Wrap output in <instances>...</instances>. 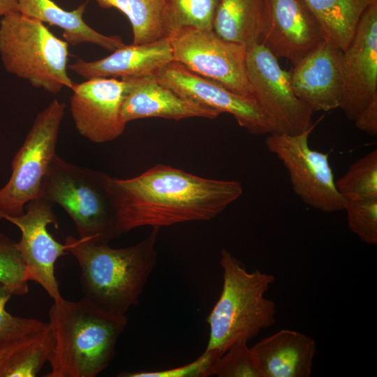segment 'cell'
<instances>
[{"label":"cell","instance_id":"cell-1","mask_svg":"<svg viewBox=\"0 0 377 377\" xmlns=\"http://www.w3.org/2000/svg\"><path fill=\"white\" fill-rule=\"evenodd\" d=\"M103 183L120 235L142 226L211 220L243 193L238 181L205 178L163 164L128 179L104 174Z\"/></svg>","mask_w":377,"mask_h":377},{"label":"cell","instance_id":"cell-2","mask_svg":"<svg viewBox=\"0 0 377 377\" xmlns=\"http://www.w3.org/2000/svg\"><path fill=\"white\" fill-rule=\"evenodd\" d=\"M49 311L52 348L46 377H95L115 355L128 318L108 313L84 297L77 301L61 297Z\"/></svg>","mask_w":377,"mask_h":377},{"label":"cell","instance_id":"cell-3","mask_svg":"<svg viewBox=\"0 0 377 377\" xmlns=\"http://www.w3.org/2000/svg\"><path fill=\"white\" fill-rule=\"evenodd\" d=\"M159 228L137 244L114 249L68 236L65 244L80 266L83 297L98 308L126 316L139 298L157 262L156 242Z\"/></svg>","mask_w":377,"mask_h":377},{"label":"cell","instance_id":"cell-4","mask_svg":"<svg viewBox=\"0 0 377 377\" xmlns=\"http://www.w3.org/2000/svg\"><path fill=\"white\" fill-rule=\"evenodd\" d=\"M223 286L208 315L209 339L205 350L222 355L235 342L249 341L276 323V306L265 297L275 278L256 269L248 272L243 263L223 249L220 253Z\"/></svg>","mask_w":377,"mask_h":377},{"label":"cell","instance_id":"cell-5","mask_svg":"<svg viewBox=\"0 0 377 377\" xmlns=\"http://www.w3.org/2000/svg\"><path fill=\"white\" fill-rule=\"evenodd\" d=\"M0 57L8 73L50 94L74 84L68 73V43L20 12L0 20Z\"/></svg>","mask_w":377,"mask_h":377},{"label":"cell","instance_id":"cell-6","mask_svg":"<svg viewBox=\"0 0 377 377\" xmlns=\"http://www.w3.org/2000/svg\"><path fill=\"white\" fill-rule=\"evenodd\" d=\"M99 172L55 154L43 179L40 198L60 205L73 221L79 237L108 243L120 235Z\"/></svg>","mask_w":377,"mask_h":377},{"label":"cell","instance_id":"cell-7","mask_svg":"<svg viewBox=\"0 0 377 377\" xmlns=\"http://www.w3.org/2000/svg\"><path fill=\"white\" fill-rule=\"evenodd\" d=\"M66 105L53 100L36 115L12 161V174L0 189V219L21 216L24 205L39 198L43 179L55 149Z\"/></svg>","mask_w":377,"mask_h":377},{"label":"cell","instance_id":"cell-8","mask_svg":"<svg viewBox=\"0 0 377 377\" xmlns=\"http://www.w3.org/2000/svg\"><path fill=\"white\" fill-rule=\"evenodd\" d=\"M168 37L173 61L235 93L254 97L246 73L245 45L224 40L213 29L184 27Z\"/></svg>","mask_w":377,"mask_h":377},{"label":"cell","instance_id":"cell-9","mask_svg":"<svg viewBox=\"0 0 377 377\" xmlns=\"http://www.w3.org/2000/svg\"><path fill=\"white\" fill-rule=\"evenodd\" d=\"M246 66L253 96L273 133L296 135L319 122H313V111L295 94L288 71L263 44L247 48Z\"/></svg>","mask_w":377,"mask_h":377},{"label":"cell","instance_id":"cell-10","mask_svg":"<svg viewBox=\"0 0 377 377\" xmlns=\"http://www.w3.org/2000/svg\"><path fill=\"white\" fill-rule=\"evenodd\" d=\"M317 124L296 135L269 134L265 145L287 169L295 193L305 204L336 212L343 209L345 199L337 189L329 155L311 149L308 142Z\"/></svg>","mask_w":377,"mask_h":377},{"label":"cell","instance_id":"cell-11","mask_svg":"<svg viewBox=\"0 0 377 377\" xmlns=\"http://www.w3.org/2000/svg\"><path fill=\"white\" fill-rule=\"evenodd\" d=\"M133 84L132 78L113 77H95L74 84L69 104L79 133L94 143L120 136L126 125L121 106Z\"/></svg>","mask_w":377,"mask_h":377},{"label":"cell","instance_id":"cell-12","mask_svg":"<svg viewBox=\"0 0 377 377\" xmlns=\"http://www.w3.org/2000/svg\"><path fill=\"white\" fill-rule=\"evenodd\" d=\"M153 77L187 100L214 109L220 114H232L239 125L251 134L273 133L269 119L254 97L235 93L175 61L166 65Z\"/></svg>","mask_w":377,"mask_h":377},{"label":"cell","instance_id":"cell-13","mask_svg":"<svg viewBox=\"0 0 377 377\" xmlns=\"http://www.w3.org/2000/svg\"><path fill=\"white\" fill-rule=\"evenodd\" d=\"M52 205L39 197L28 203L27 209L22 215L6 220L21 231V239L17 245L29 281L38 283L53 300H57L63 297L55 276V263L68 252L66 245L57 242L48 232L50 224L57 228Z\"/></svg>","mask_w":377,"mask_h":377},{"label":"cell","instance_id":"cell-14","mask_svg":"<svg viewBox=\"0 0 377 377\" xmlns=\"http://www.w3.org/2000/svg\"><path fill=\"white\" fill-rule=\"evenodd\" d=\"M343 71L344 91L339 108L354 121L377 97V1L365 10L343 51Z\"/></svg>","mask_w":377,"mask_h":377},{"label":"cell","instance_id":"cell-15","mask_svg":"<svg viewBox=\"0 0 377 377\" xmlns=\"http://www.w3.org/2000/svg\"><path fill=\"white\" fill-rule=\"evenodd\" d=\"M269 19L263 44L276 58L294 65L323 41L316 20L303 0H269Z\"/></svg>","mask_w":377,"mask_h":377},{"label":"cell","instance_id":"cell-16","mask_svg":"<svg viewBox=\"0 0 377 377\" xmlns=\"http://www.w3.org/2000/svg\"><path fill=\"white\" fill-rule=\"evenodd\" d=\"M288 73L295 94L313 112L339 108L344 91L343 50L324 40Z\"/></svg>","mask_w":377,"mask_h":377},{"label":"cell","instance_id":"cell-17","mask_svg":"<svg viewBox=\"0 0 377 377\" xmlns=\"http://www.w3.org/2000/svg\"><path fill=\"white\" fill-rule=\"evenodd\" d=\"M173 61L169 37L145 44L124 46L102 59H77L68 69L85 80L95 77L119 79L153 77Z\"/></svg>","mask_w":377,"mask_h":377},{"label":"cell","instance_id":"cell-18","mask_svg":"<svg viewBox=\"0 0 377 377\" xmlns=\"http://www.w3.org/2000/svg\"><path fill=\"white\" fill-rule=\"evenodd\" d=\"M133 84L121 106V117L129 121L149 117L179 120L190 117L215 119L220 113L187 100L153 77L132 78Z\"/></svg>","mask_w":377,"mask_h":377},{"label":"cell","instance_id":"cell-19","mask_svg":"<svg viewBox=\"0 0 377 377\" xmlns=\"http://www.w3.org/2000/svg\"><path fill=\"white\" fill-rule=\"evenodd\" d=\"M262 377H309L316 345L300 332L283 329L251 348Z\"/></svg>","mask_w":377,"mask_h":377},{"label":"cell","instance_id":"cell-20","mask_svg":"<svg viewBox=\"0 0 377 377\" xmlns=\"http://www.w3.org/2000/svg\"><path fill=\"white\" fill-rule=\"evenodd\" d=\"M18 3L20 13L60 28L66 41L72 45L94 44L112 52L125 45L119 36L104 35L84 22L86 3L71 11L52 0H18Z\"/></svg>","mask_w":377,"mask_h":377},{"label":"cell","instance_id":"cell-21","mask_svg":"<svg viewBox=\"0 0 377 377\" xmlns=\"http://www.w3.org/2000/svg\"><path fill=\"white\" fill-rule=\"evenodd\" d=\"M269 0H220L213 30L246 48L260 43L269 19Z\"/></svg>","mask_w":377,"mask_h":377},{"label":"cell","instance_id":"cell-22","mask_svg":"<svg viewBox=\"0 0 377 377\" xmlns=\"http://www.w3.org/2000/svg\"><path fill=\"white\" fill-rule=\"evenodd\" d=\"M52 337L48 323L0 341V377H34L48 362Z\"/></svg>","mask_w":377,"mask_h":377},{"label":"cell","instance_id":"cell-23","mask_svg":"<svg viewBox=\"0 0 377 377\" xmlns=\"http://www.w3.org/2000/svg\"><path fill=\"white\" fill-rule=\"evenodd\" d=\"M377 0H303L318 24L324 40L344 50L365 10Z\"/></svg>","mask_w":377,"mask_h":377},{"label":"cell","instance_id":"cell-24","mask_svg":"<svg viewBox=\"0 0 377 377\" xmlns=\"http://www.w3.org/2000/svg\"><path fill=\"white\" fill-rule=\"evenodd\" d=\"M89 1V0H88ZM103 8H115L128 20L134 45L168 37L163 0H95Z\"/></svg>","mask_w":377,"mask_h":377},{"label":"cell","instance_id":"cell-25","mask_svg":"<svg viewBox=\"0 0 377 377\" xmlns=\"http://www.w3.org/2000/svg\"><path fill=\"white\" fill-rule=\"evenodd\" d=\"M168 36L172 31L192 27L213 29L220 0H163Z\"/></svg>","mask_w":377,"mask_h":377},{"label":"cell","instance_id":"cell-26","mask_svg":"<svg viewBox=\"0 0 377 377\" xmlns=\"http://www.w3.org/2000/svg\"><path fill=\"white\" fill-rule=\"evenodd\" d=\"M335 184L345 200L377 198V150L355 161Z\"/></svg>","mask_w":377,"mask_h":377},{"label":"cell","instance_id":"cell-27","mask_svg":"<svg viewBox=\"0 0 377 377\" xmlns=\"http://www.w3.org/2000/svg\"><path fill=\"white\" fill-rule=\"evenodd\" d=\"M29 281L17 242L0 234V283L13 295L22 296L29 291Z\"/></svg>","mask_w":377,"mask_h":377},{"label":"cell","instance_id":"cell-28","mask_svg":"<svg viewBox=\"0 0 377 377\" xmlns=\"http://www.w3.org/2000/svg\"><path fill=\"white\" fill-rule=\"evenodd\" d=\"M212 372L219 377H262L251 348L245 340L231 345L216 360Z\"/></svg>","mask_w":377,"mask_h":377},{"label":"cell","instance_id":"cell-29","mask_svg":"<svg viewBox=\"0 0 377 377\" xmlns=\"http://www.w3.org/2000/svg\"><path fill=\"white\" fill-rule=\"evenodd\" d=\"M349 229L367 244H377V198L345 200Z\"/></svg>","mask_w":377,"mask_h":377},{"label":"cell","instance_id":"cell-30","mask_svg":"<svg viewBox=\"0 0 377 377\" xmlns=\"http://www.w3.org/2000/svg\"><path fill=\"white\" fill-rule=\"evenodd\" d=\"M214 352L205 350L194 361L186 364L161 371H124L119 374V377H205L212 376L213 365L219 357Z\"/></svg>","mask_w":377,"mask_h":377},{"label":"cell","instance_id":"cell-31","mask_svg":"<svg viewBox=\"0 0 377 377\" xmlns=\"http://www.w3.org/2000/svg\"><path fill=\"white\" fill-rule=\"evenodd\" d=\"M12 296V293L0 283V341L39 329L47 323L34 318L10 315L5 306Z\"/></svg>","mask_w":377,"mask_h":377},{"label":"cell","instance_id":"cell-32","mask_svg":"<svg viewBox=\"0 0 377 377\" xmlns=\"http://www.w3.org/2000/svg\"><path fill=\"white\" fill-rule=\"evenodd\" d=\"M355 126L371 135L377 134V97L374 98L354 119Z\"/></svg>","mask_w":377,"mask_h":377},{"label":"cell","instance_id":"cell-33","mask_svg":"<svg viewBox=\"0 0 377 377\" xmlns=\"http://www.w3.org/2000/svg\"><path fill=\"white\" fill-rule=\"evenodd\" d=\"M15 12H19L18 0H0V20Z\"/></svg>","mask_w":377,"mask_h":377}]
</instances>
